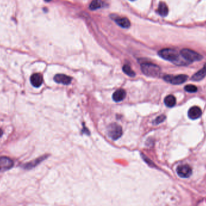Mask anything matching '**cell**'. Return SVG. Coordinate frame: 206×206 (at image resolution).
I'll return each instance as SVG.
<instances>
[{
	"mask_svg": "<svg viewBox=\"0 0 206 206\" xmlns=\"http://www.w3.org/2000/svg\"><path fill=\"white\" fill-rule=\"evenodd\" d=\"M122 70L126 74H127L130 77H133L136 76L135 71L131 68V67L129 65H127V64L124 65L122 67Z\"/></svg>",
	"mask_w": 206,
	"mask_h": 206,
	"instance_id": "obj_18",
	"label": "cell"
},
{
	"mask_svg": "<svg viewBox=\"0 0 206 206\" xmlns=\"http://www.w3.org/2000/svg\"><path fill=\"white\" fill-rule=\"evenodd\" d=\"M202 115V111L200 108L195 106L190 108L188 111V117L192 120H196Z\"/></svg>",
	"mask_w": 206,
	"mask_h": 206,
	"instance_id": "obj_11",
	"label": "cell"
},
{
	"mask_svg": "<svg viewBox=\"0 0 206 206\" xmlns=\"http://www.w3.org/2000/svg\"><path fill=\"white\" fill-rule=\"evenodd\" d=\"M72 77L65 74H56L54 77V81L57 83H61L64 85H69L72 81Z\"/></svg>",
	"mask_w": 206,
	"mask_h": 206,
	"instance_id": "obj_8",
	"label": "cell"
},
{
	"mask_svg": "<svg viewBox=\"0 0 206 206\" xmlns=\"http://www.w3.org/2000/svg\"><path fill=\"white\" fill-rule=\"evenodd\" d=\"M82 132H83L84 134H86L87 135H89V134H90L89 131L87 129V128H86L85 126H83V128Z\"/></svg>",
	"mask_w": 206,
	"mask_h": 206,
	"instance_id": "obj_22",
	"label": "cell"
},
{
	"mask_svg": "<svg viewBox=\"0 0 206 206\" xmlns=\"http://www.w3.org/2000/svg\"><path fill=\"white\" fill-rule=\"evenodd\" d=\"M113 20L122 28L128 29L130 27L131 24L130 20L125 17H112Z\"/></svg>",
	"mask_w": 206,
	"mask_h": 206,
	"instance_id": "obj_12",
	"label": "cell"
},
{
	"mask_svg": "<svg viewBox=\"0 0 206 206\" xmlns=\"http://www.w3.org/2000/svg\"><path fill=\"white\" fill-rule=\"evenodd\" d=\"M184 90L188 92H196L198 91V88L193 85H188L184 87Z\"/></svg>",
	"mask_w": 206,
	"mask_h": 206,
	"instance_id": "obj_19",
	"label": "cell"
},
{
	"mask_svg": "<svg viewBox=\"0 0 206 206\" xmlns=\"http://www.w3.org/2000/svg\"><path fill=\"white\" fill-rule=\"evenodd\" d=\"M177 173L178 175L183 178L190 177L192 173V169L189 165H180L177 168Z\"/></svg>",
	"mask_w": 206,
	"mask_h": 206,
	"instance_id": "obj_6",
	"label": "cell"
},
{
	"mask_svg": "<svg viewBox=\"0 0 206 206\" xmlns=\"http://www.w3.org/2000/svg\"><path fill=\"white\" fill-rule=\"evenodd\" d=\"M104 3L100 0H95L91 2L89 6V8L91 10H95L96 9L101 8L104 6Z\"/></svg>",
	"mask_w": 206,
	"mask_h": 206,
	"instance_id": "obj_17",
	"label": "cell"
},
{
	"mask_svg": "<svg viewBox=\"0 0 206 206\" xmlns=\"http://www.w3.org/2000/svg\"><path fill=\"white\" fill-rule=\"evenodd\" d=\"M30 82L34 87L39 88L43 83V77L40 73H34L30 77Z\"/></svg>",
	"mask_w": 206,
	"mask_h": 206,
	"instance_id": "obj_9",
	"label": "cell"
},
{
	"mask_svg": "<svg viewBox=\"0 0 206 206\" xmlns=\"http://www.w3.org/2000/svg\"><path fill=\"white\" fill-rule=\"evenodd\" d=\"M3 131L1 129H0V137L3 135Z\"/></svg>",
	"mask_w": 206,
	"mask_h": 206,
	"instance_id": "obj_23",
	"label": "cell"
},
{
	"mask_svg": "<svg viewBox=\"0 0 206 206\" xmlns=\"http://www.w3.org/2000/svg\"><path fill=\"white\" fill-rule=\"evenodd\" d=\"M206 76V62L202 69L199 70L192 77V80L194 81H199L203 79Z\"/></svg>",
	"mask_w": 206,
	"mask_h": 206,
	"instance_id": "obj_13",
	"label": "cell"
},
{
	"mask_svg": "<svg viewBox=\"0 0 206 206\" xmlns=\"http://www.w3.org/2000/svg\"><path fill=\"white\" fill-rule=\"evenodd\" d=\"M13 166V161L8 157H0V172L6 171Z\"/></svg>",
	"mask_w": 206,
	"mask_h": 206,
	"instance_id": "obj_7",
	"label": "cell"
},
{
	"mask_svg": "<svg viewBox=\"0 0 206 206\" xmlns=\"http://www.w3.org/2000/svg\"><path fill=\"white\" fill-rule=\"evenodd\" d=\"M164 102L167 107H173L176 104V99L173 95H168L164 99Z\"/></svg>",
	"mask_w": 206,
	"mask_h": 206,
	"instance_id": "obj_16",
	"label": "cell"
},
{
	"mask_svg": "<svg viewBox=\"0 0 206 206\" xmlns=\"http://www.w3.org/2000/svg\"><path fill=\"white\" fill-rule=\"evenodd\" d=\"M107 132L109 136L113 140H118L122 135V127L117 124H111L108 126Z\"/></svg>",
	"mask_w": 206,
	"mask_h": 206,
	"instance_id": "obj_4",
	"label": "cell"
},
{
	"mask_svg": "<svg viewBox=\"0 0 206 206\" xmlns=\"http://www.w3.org/2000/svg\"><path fill=\"white\" fill-rule=\"evenodd\" d=\"M157 12L159 13V15L162 17H166L168 14L169 10L167 6L166 3L164 2H160L159 3V7L157 9Z\"/></svg>",
	"mask_w": 206,
	"mask_h": 206,
	"instance_id": "obj_15",
	"label": "cell"
},
{
	"mask_svg": "<svg viewBox=\"0 0 206 206\" xmlns=\"http://www.w3.org/2000/svg\"><path fill=\"white\" fill-rule=\"evenodd\" d=\"M188 78V76L185 74H180L177 76L173 75H165L163 77V79L167 82L173 85H180L185 82Z\"/></svg>",
	"mask_w": 206,
	"mask_h": 206,
	"instance_id": "obj_5",
	"label": "cell"
},
{
	"mask_svg": "<svg viewBox=\"0 0 206 206\" xmlns=\"http://www.w3.org/2000/svg\"><path fill=\"white\" fill-rule=\"evenodd\" d=\"M141 67L143 73L149 77H158L161 73L160 68L152 63H142Z\"/></svg>",
	"mask_w": 206,
	"mask_h": 206,
	"instance_id": "obj_2",
	"label": "cell"
},
{
	"mask_svg": "<svg viewBox=\"0 0 206 206\" xmlns=\"http://www.w3.org/2000/svg\"><path fill=\"white\" fill-rule=\"evenodd\" d=\"M180 53L182 58L189 64L195 61H199L203 59V56L200 54L188 49L182 50Z\"/></svg>",
	"mask_w": 206,
	"mask_h": 206,
	"instance_id": "obj_3",
	"label": "cell"
},
{
	"mask_svg": "<svg viewBox=\"0 0 206 206\" xmlns=\"http://www.w3.org/2000/svg\"><path fill=\"white\" fill-rule=\"evenodd\" d=\"M143 160L146 161V163L148 164V165H150V166H154V163L151 161L150 160H149L148 158L147 157H144L143 156Z\"/></svg>",
	"mask_w": 206,
	"mask_h": 206,
	"instance_id": "obj_21",
	"label": "cell"
},
{
	"mask_svg": "<svg viewBox=\"0 0 206 206\" xmlns=\"http://www.w3.org/2000/svg\"><path fill=\"white\" fill-rule=\"evenodd\" d=\"M166 116L165 115H159V117H157L153 122V124H159L162 123L163 122L165 121V120L166 119Z\"/></svg>",
	"mask_w": 206,
	"mask_h": 206,
	"instance_id": "obj_20",
	"label": "cell"
},
{
	"mask_svg": "<svg viewBox=\"0 0 206 206\" xmlns=\"http://www.w3.org/2000/svg\"><path fill=\"white\" fill-rule=\"evenodd\" d=\"M159 56L163 59L170 61L177 66H186L189 64L177 50L173 49H164L160 50L158 53Z\"/></svg>",
	"mask_w": 206,
	"mask_h": 206,
	"instance_id": "obj_1",
	"label": "cell"
},
{
	"mask_svg": "<svg viewBox=\"0 0 206 206\" xmlns=\"http://www.w3.org/2000/svg\"><path fill=\"white\" fill-rule=\"evenodd\" d=\"M48 157V155H45V156H43L39 157V158H36V160H33L32 161H30V163H28L25 164L24 165V169H27V170L32 169L33 168L35 167L36 166H37L38 165H39L40 163L42 161H43L46 158H47Z\"/></svg>",
	"mask_w": 206,
	"mask_h": 206,
	"instance_id": "obj_10",
	"label": "cell"
},
{
	"mask_svg": "<svg viewBox=\"0 0 206 206\" xmlns=\"http://www.w3.org/2000/svg\"><path fill=\"white\" fill-rule=\"evenodd\" d=\"M126 96V92L124 89H119L115 91L113 96L112 98L114 101L116 102H119L125 99Z\"/></svg>",
	"mask_w": 206,
	"mask_h": 206,
	"instance_id": "obj_14",
	"label": "cell"
}]
</instances>
